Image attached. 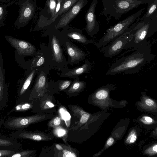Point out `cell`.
<instances>
[{"instance_id": "6da1fadb", "label": "cell", "mask_w": 157, "mask_h": 157, "mask_svg": "<svg viewBox=\"0 0 157 157\" xmlns=\"http://www.w3.org/2000/svg\"><path fill=\"white\" fill-rule=\"evenodd\" d=\"M150 44L142 47L129 55L117 60L108 69L106 75H115L138 72L146 64L150 63L155 55L151 53Z\"/></svg>"}, {"instance_id": "7a4b0ae2", "label": "cell", "mask_w": 157, "mask_h": 157, "mask_svg": "<svg viewBox=\"0 0 157 157\" xmlns=\"http://www.w3.org/2000/svg\"><path fill=\"white\" fill-rule=\"evenodd\" d=\"M133 24L129 39L124 49L133 48L136 50L151 43L147 39L157 31V10L148 17Z\"/></svg>"}, {"instance_id": "3957f363", "label": "cell", "mask_w": 157, "mask_h": 157, "mask_svg": "<svg viewBox=\"0 0 157 157\" xmlns=\"http://www.w3.org/2000/svg\"><path fill=\"white\" fill-rule=\"evenodd\" d=\"M54 25L45 29L42 36L43 37L48 36L49 37L48 45L50 48L51 54V69H54L60 71L68 67V64L64 55L62 47L61 31L56 29Z\"/></svg>"}, {"instance_id": "277c9868", "label": "cell", "mask_w": 157, "mask_h": 157, "mask_svg": "<svg viewBox=\"0 0 157 157\" xmlns=\"http://www.w3.org/2000/svg\"><path fill=\"white\" fill-rule=\"evenodd\" d=\"M102 13L105 16L118 20L125 13L138 8L141 5L148 4L150 0H101Z\"/></svg>"}, {"instance_id": "5b68a950", "label": "cell", "mask_w": 157, "mask_h": 157, "mask_svg": "<svg viewBox=\"0 0 157 157\" xmlns=\"http://www.w3.org/2000/svg\"><path fill=\"white\" fill-rule=\"evenodd\" d=\"M50 69V67H46L39 71L31 88L29 101H39L47 96L53 95L48 81V75Z\"/></svg>"}, {"instance_id": "8992f818", "label": "cell", "mask_w": 157, "mask_h": 157, "mask_svg": "<svg viewBox=\"0 0 157 157\" xmlns=\"http://www.w3.org/2000/svg\"><path fill=\"white\" fill-rule=\"evenodd\" d=\"M62 0H47L44 7L40 12L34 31L45 29L52 26L59 16Z\"/></svg>"}, {"instance_id": "52a82bcc", "label": "cell", "mask_w": 157, "mask_h": 157, "mask_svg": "<svg viewBox=\"0 0 157 157\" xmlns=\"http://www.w3.org/2000/svg\"><path fill=\"white\" fill-rule=\"evenodd\" d=\"M145 8L110 27L96 44L97 47L104 46L124 33L143 12Z\"/></svg>"}, {"instance_id": "ba28073f", "label": "cell", "mask_w": 157, "mask_h": 157, "mask_svg": "<svg viewBox=\"0 0 157 157\" xmlns=\"http://www.w3.org/2000/svg\"><path fill=\"white\" fill-rule=\"evenodd\" d=\"M54 116L52 113H37L26 116L11 117L7 119L3 125L5 128L9 130L23 129L32 124L52 119Z\"/></svg>"}, {"instance_id": "9c48e42d", "label": "cell", "mask_w": 157, "mask_h": 157, "mask_svg": "<svg viewBox=\"0 0 157 157\" xmlns=\"http://www.w3.org/2000/svg\"><path fill=\"white\" fill-rule=\"evenodd\" d=\"M15 5L19 6V9L14 25L19 29L26 25L33 17L37 8L36 0H18Z\"/></svg>"}, {"instance_id": "30bf717a", "label": "cell", "mask_w": 157, "mask_h": 157, "mask_svg": "<svg viewBox=\"0 0 157 157\" xmlns=\"http://www.w3.org/2000/svg\"><path fill=\"white\" fill-rule=\"evenodd\" d=\"M39 70L30 68L26 69L24 76L18 81L16 104L29 101L31 93V86Z\"/></svg>"}, {"instance_id": "8fae6325", "label": "cell", "mask_w": 157, "mask_h": 157, "mask_svg": "<svg viewBox=\"0 0 157 157\" xmlns=\"http://www.w3.org/2000/svg\"><path fill=\"white\" fill-rule=\"evenodd\" d=\"M51 60V54L49 47L48 45L41 43L36 55L32 59L27 62V68H30L40 70L44 67H50Z\"/></svg>"}, {"instance_id": "7c38bea8", "label": "cell", "mask_w": 157, "mask_h": 157, "mask_svg": "<svg viewBox=\"0 0 157 157\" xmlns=\"http://www.w3.org/2000/svg\"><path fill=\"white\" fill-rule=\"evenodd\" d=\"M132 24L125 31L112 40L110 43L104 48L103 52L105 57L109 58L115 56L123 50L125 44L128 40Z\"/></svg>"}, {"instance_id": "4fadbf2b", "label": "cell", "mask_w": 157, "mask_h": 157, "mask_svg": "<svg viewBox=\"0 0 157 157\" xmlns=\"http://www.w3.org/2000/svg\"><path fill=\"white\" fill-rule=\"evenodd\" d=\"M61 41L68 56V64L72 65L78 64L85 59L87 54L62 34Z\"/></svg>"}, {"instance_id": "5bb4252c", "label": "cell", "mask_w": 157, "mask_h": 157, "mask_svg": "<svg viewBox=\"0 0 157 157\" xmlns=\"http://www.w3.org/2000/svg\"><path fill=\"white\" fill-rule=\"evenodd\" d=\"M5 37L7 41L15 49V51L19 56L24 57L33 56L36 54L37 50L36 48L30 43L8 35Z\"/></svg>"}, {"instance_id": "9a60e30c", "label": "cell", "mask_w": 157, "mask_h": 157, "mask_svg": "<svg viewBox=\"0 0 157 157\" xmlns=\"http://www.w3.org/2000/svg\"><path fill=\"white\" fill-rule=\"evenodd\" d=\"M88 2V0L78 1L67 11L60 15V19L54 25L55 29H63L68 26L70 23Z\"/></svg>"}, {"instance_id": "2e32d148", "label": "cell", "mask_w": 157, "mask_h": 157, "mask_svg": "<svg viewBox=\"0 0 157 157\" xmlns=\"http://www.w3.org/2000/svg\"><path fill=\"white\" fill-rule=\"evenodd\" d=\"M98 0H92L90 5L85 16L86 25L85 29L87 34L92 37L98 32L99 25L95 14Z\"/></svg>"}, {"instance_id": "e0dca14e", "label": "cell", "mask_w": 157, "mask_h": 157, "mask_svg": "<svg viewBox=\"0 0 157 157\" xmlns=\"http://www.w3.org/2000/svg\"><path fill=\"white\" fill-rule=\"evenodd\" d=\"M10 136L17 139H26L36 141L52 140L54 137L49 134L36 131H29L25 129L12 132Z\"/></svg>"}, {"instance_id": "ac0fdd59", "label": "cell", "mask_w": 157, "mask_h": 157, "mask_svg": "<svg viewBox=\"0 0 157 157\" xmlns=\"http://www.w3.org/2000/svg\"><path fill=\"white\" fill-rule=\"evenodd\" d=\"M5 73L3 56L0 51V112L7 106L8 99L9 82L5 81Z\"/></svg>"}, {"instance_id": "d6986e66", "label": "cell", "mask_w": 157, "mask_h": 157, "mask_svg": "<svg viewBox=\"0 0 157 157\" xmlns=\"http://www.w3.org/2000/svg\"><path fill=\"white\" fill-rule=\"evenodd\" d=\"M61 32L64 37L70 40L75 41L79 43L87 45L94 42L93 40L87 38L80 29L70 28L68 26L63 29Z\"/></svg>"}, {"instance_id": "ffe728a7", "label": "cell", "mask_w": 157, "mask_h": 157, "mask_svg": "<svg viewBox=\"0 0 157 157\" xmlns=\"http://www.w3.org/2000/svg\"><path fill=\"white\" fill-rule=\"evenodd\" d=\"M91 67L90 62L86 60L81 66L70 69L67 67L61 70L60 73H58L57 75L61 77L69 78L75 79L84 74L89 72Z\"/></svg>"}, {"instance_id": "44dd1931", "label": "cell", "mask_w": 157, "mask_h": 157, "mask_svg": "<svg viewBox=\"0 0 157 157\" xmlns=\"http://www.w3.org/2000/svg\"><path fill=\"white\" fill-rule=\"evenodd\" d=\"M55 100L53 95L47 96L39 101H33V107L32 109V111L36 112L40 108L39 111H41V113H48L51 110L52 112L53 109H56ZM40 112L39 113H40Z\"/></svg>"}, {"instance_id": "7402d4cb", "label": "cell", "mask_w": 157, "mask_h": 157, "mask_svg": "<svg viewBox=\"0 0 157 157\" xmlns=\"http://www.w3.org/2000/svg\"><path fill=\"white\" fill-rule=\"evenodd\" d=\"M86 83L79 80V78L74 79L69 87L64 91L69 96L78 95L85 89Z\"/></svg>"}, {"instance_id": "603a6c76", "label": "cell", "mask_w": 157, "mask_h": 157, "mask_svg": "<svg viewBox=\"0 0 157 157\" xmlns=\"http://www.w3.org/2000/svg\"><path fill=\"white\" fill-rule=\"evenodd\" d=\"M22 146L21 144L13 138L0 135V149H19Z\"/></svg>"}, {"instance_id": "cb8c5ba5", "label": "cell", "mask_w": 157, "mask_h": 157, "mask_svg": "<svg viewBox=\"0 0 157 157\" xmlns=\"http://www.w3.org/2000/svg\"><path fill=\"white\" fill-rule=\"evenodd\" d=\"M72 82V80L70 79L60 80L55 82L51 79L49 81L51 89L54 94L64 92L69 87Z\"/></svg>"}, {"instance_id": "d4e9b609", "label": "cell", "mask_w": 157, "mask_h": 157, "mask_svg": "<svg viewBox=\"0 0 157 157\" xmlns=\"http://www.w3.org/2000/svg\"><path fill=\"white\" fill-rule=\"evenodd\" d=\"M68 106L74 114L80 117L78 125L74 128H79L87 122L90 116V114L88 113L85 111L77 105H70Z\"/></svg>"}, {"instance_id": "484cf974", "label": "cell", "mask_w": 157, "mask_h": 157, "mask_svg": "<svg viewBox=\"0 0 157 157\" xmlns=\"http://www.w3.org/2000/svg\"><path fill=\"white\" fill-rule=\"evenodd\" d=\"M33 107V101H27L15 104L14 106L6 115L8 116L13 112L17 113L24 112L32 109Z\"/></svg>"}, {"instance_id": "4316f807", "label": "cell", "mask_w": 157, "mask_h": 157, "mask_svg": "<svg viewBox=\"0 0 157 157\" xmlns=\"http://www.w3.org/2000/svg\"><path fill=\"white\" fill-rule=\"evenodd\" d=\"M36 150L33 149H18L10 157H34L36 156Z\"/></svg>"}, {"instance_id": "83f0119b", "label": "cell", "mask_w": 157, "mask_h": 157, "mask_svg": "<svg viewBox=\"0 0 157 157\" xmlns=\"http://www.w3.org/2000/svg\"><path fill=\"white\" fill-rule=\"evenodd\" d=\"M79 0H62L58 16H60L67 11Z\"/></svg>"}, {"instance_id": "f1b7e54d", "label": "cell", "mask_w": 157, "mask_h": 157, "mask_svg": "<svg viewBox=\"0 0 157 157\" xmlns=\"http://www.w3.org/2000/svg\"><path fill=\"white\" fill-rule=\"evenodd\" d=\"M147 4V11L143 17L139 18L140 21L150 16L157 10V0H150Z\"/></svg>"}, {"instance_id": "f546056e", "label": "cell", "mask_w": 157, "mask_h": 157, "mask_svg": "<svg viewBox=\"0 0 157 157\" xmlns=\"http://www.w3.org/2000/svg\"><path fill=\"white\" fill-rule=\"evenodd\" d=\"M63 147V149L59 151L61 155L59 156L63 157H77L76 154L75 152V150L70 147H67L65 145H62Z\"/></svg>"}, {"instance_id": "4dcf8cb0", "label": "cell", "mask_w": 157, "mask_h": 157, "mask_svg": "<svg viewBox=\"0 0 157 157\" xmlns=\"http://www.w3.org/2000/svg\"><path fill=\"white\" fill-rule=\"evenodd\" d=\"M7 5L4 4H0V28L4 25L5 21L7 15Z\"/></svg>"}, {"instance_id": "1f68e13d", "label": "cell", "mask_w": 157, "mask_h": 157, "mask_svg": "<svg viewBox=\"0 0 157 157\" xmlns=\"http://www.w3.org/2000/svg\"><path fill=\"white\" fill-rule=\"evenodd\" d=\"M61 123V119L59 116L53 117L48 122V125L51 127L55 128L59 126Z\"/></svg>"}, {"instance_id": "d6a6232c", "label": "cell", "mask_w": 157, "mask_h": 157, "mask_svg": "<svg viewBox=\"0 0 157 157\" xmlns=\"http://www.w3.org/2000/svg\"><path fill=\"white\" fill-rule=\"evenodd\" d=\"M18 150L0 149V157H10Z\"/></svg>"}, {"instance_id": "836d02e7", "label": "cell", "mask_w": 157, "mask_h": 157, "mask_svg": "<svg viewBox=\"0 0 157 157\" xmlns=\"http://www.w3.org/2000/svg\"><path fill=\"white\" fill-rule=\"evenodd\" d=\"M17 54L15 52V56L16 61L20 66L23 68L26 69L27 67V62H26L24 59V57L21 56L19 55L21 58V59H20Z\"/></svg>"}, {"instance_id": "e575fe53", "label": "cell", "mask_w": 157, "mask_h": 157, "mask_svg": "<svg viewBox=\"0 0 157 157\" xmlns=\"http://www.w3.org/2000/svg\"><path fill=\"white\" fill-rule=\"evenodd\" d=\"M17 0H0L1 4H6L8 6L13 4Z\"/></svg>"}, {"instance_id": "d590c367", "label": "cell", "mask_w": 157, "mask_h": 157, "mask_svg": "<svg viewBox=\"0 0 157 157\" xmlns=\"http://www.w3.org/2000/svg\"><path fill=\"white\" fill-rule=\"evenodd\" d=\"M136 135L135 134L132 133L128 137V140L130 143H133L136 141Z\"/></svg>"}, {"instance_id": "8d00e7d4", "label": "cell", "mask_w": 157, "mask_h": 157, "mask_svg": "<svg viewBox=\"0 0 157 157\" xmlns=\"http://www.w3.org/2000/svg\"><path fill=\"white\" fill-rule=\"evenodd\" d=\"M146 104L148 106H152L154 103L153 100L150 98H147L145 100Z\"/></svg>"}, {"instance_id": "74e56055", "label": "cell", "mask_w": 157, "mask_h": 157, "mask_svg": "<svg viewBox=\"0 0 157 157\" xmlns=\"http://www.w3.org/2000/svg\"><path fill=\"white\" fill-rule=\"evenodd\" d=\"M114 142V139L112 137L109 138L107 140V144L109 146L111 145Z\"/></svg>"}, {"instance_id": "f35d334b", "label": "cell", "mask_w": 157, "mask_h": 157, "mask_svg": "<svg viewBox=\"0 0 157 157\" xmlns=\"http://www.w3.org/2000/svg\"><path fill=\"white\" fill-rule=\"evenodd\" d=\"M55 147L59 151H61L63 149V147L62 145L56 144H55Z\"/></svg>"}, {"instance_id": "ab89813d", "label": "cell", "mask_w": 157, "mask_h": 157, "mask_svg": "<svg viewBox=\"0 0 157 157\" xmlns=\"http://www.w3.org/2000/svg\"><path fill=\"white\" fill-rule=\"evenodd\" d=\"M59 133H57V134H58V135H59L61 136L63 135H64L65 134V131L64 130H62V129H61L60 130H59Z\"/></svg>"}, {"instance_id": "60d3db41", "label": "cell", "mask_w": 157, "mask_h": 157, "mask_svg": "<svg viewBox=\"0 0 157 157\" xmlns=\"http://www.w3.org/2000/svg\"><path fill=\"white\" fill-rule=\"evenodd\" d=\"M146 121L148 122L151 123L152 122V120L150 117H147L145 118Z\"/></svg>"}, {"instance_id": "b9f144b4", "label": "cell", "mask_w": 157, "mask_h": 157, "mask_svg": "<svg viewBox=\"0 0 157 157\" xmlns=\"http://www.w3.org/2000/svg\"><path fill=\"white\" fill-rule=\"evenodd\" d=\"M157 145L156 144L153 147V150L155 151L156 152H157Z\"/></svg>"}]
</instances>
